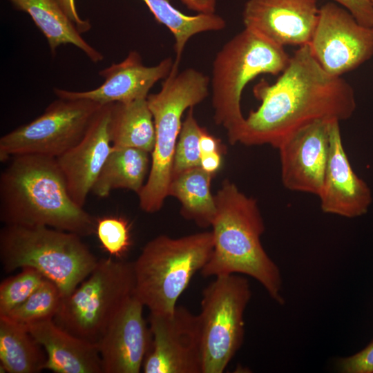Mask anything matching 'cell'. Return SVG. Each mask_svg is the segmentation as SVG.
<instances>
[{"instance_id":"6da1fadb","label":"cell","mask_w":373,"mask_h":373,"mask_svg":"<svg viewBox=\"0 0 373 373\" xmlns=\"http://www.w3.org/2000/svg\"><path fill=\"white\" fill-rule=\"evenodd\" d=\"M260 101L245 117L238 142L277 148L300 128L318 120L341 122L354 114L356 103L352 86L327 73L309 44L300 46L272 84L260 81L253 89Z\"/></svg>"},{"instance_id":"7a4b0ae2","label":"cell","mask_w":373,"mask_h":373,"mask_svg":"<svg viewBox=\"0 0 373 373\" xmlns=\"http://www.w3.org/2000/svg\"><path fill=\"white\" fill-rule=\"evenodd\" d=\"M0 176V220L4 224L44 226L85 236L95 220L71 198L56 157H10Z\"/></svg>"},{"instance_id":"3957f363","label":"cell","mask_w":373,"mask_h":373,"mask_svg":"<svg viewBox=\"0 0 373 373\" xmlns=\"http://www.w3.org/2000/svg\"><path fill=\"white\" fill-rule=\"evenodd\" d=\"M214 197L216 212L211 224L213 248L200 271L202 275L249 276L259 282L274 300L283 305L280 269L261 244L265 224L256 200L227 180Z\"/></svg>"},{"instance_id":"277c9868","label":"cell","mask_w":373,"mask_h":373,"mask_svg":"<svg viewBox=\"0 0 373 373\" xmlns=\"http://www.w3.org/2000/svg\"><path fill=\"white\" fill-rule=\"evenodd\" d=\"M81 237L44 226L4 224L0 231L2 267L8 273L32 267L54 283L64 298L98 262Z\"/></svg>"},{"instance_id":"5b68a950","label":"cell","mask_w":373,"mask_h":373,"mask_svg":"<svg viewBox=\"0 0 373 373\" xmlns=\"http://www.w3.org/2000/svg\"><path fill=\"white\" fill-rule=\"evenodd\" d=\"M289 57L284 47L246 28L218 52L210 78L213 118L231 144L238 143L245 119L240 102L246 85L262 74H280Z\"/></svg>"},{"instance_id":"8992f818","label":"cell","mask_w":373,"mask_h":373,"mask_svg":"<svg viewBox=\"0 0 373 373\" xmlns=\"http://www.w3.org/2000/svg\"><path fill=\"white\" fill-rule=\"evenodd\" d=\"M210 77L189 68L178 72L172 68L157 93L146 98L152 113L155 141L146 183L138 194L140 208L148 213L158 211L169 195L173 176L175 147L184 112L202 102L209 95Z\"/></svg>"},{"instance_id":"52a82bcc","label":"cell","mask_w":373,"mask_h":373,"mask_svg":"<svg viewBox=\"0 0 373 373\" xmlns=\"http://www.w3.org/2000/svg\"><path fill=\"white\" fill-rule=\"evenodd\" d=\"M213 248L211 231L152 239L133 262L135 296L151 314H172L194 274L209 261Z\"/></svg>"},{"instance_id":"ba28073f","label":"cell","mask_w":373,"mask_h":373,"mask_svg":"<svg viewBox=\"0 0 373 373\" xmlns=\"http://www.w3.org/2000/svg\"><path fill=\"white\" fill-rule=\"evenodd\" d=\"M133 263L102 258L68 296L54 318L70 334L96 344L125 302L134 294Z\"/></svg>"},{"instance_id":"9c48e42d","label":"cell","mask_w":373,"mask_h":373,"mask_svg":"<svg viewBox=\"0 0 373 373\" xmlns=\"http://www.w3.org/2000/svg\"><path fill=\"white\" fill-rule=\"evenodd\" d=\"M251 291L237 274L215 277L202 294L198 315L202 373H222L242 346L244 313Z\"/></svg>"},{"instance_id":"30bf717a","label":"cell","mask_w":373,"mask_h":373,"mask_svg":"<svg viewBox=\"0 0 373 373\" xmlns=\"http://www.w3.org/2000/svg\"><path fill=\"white\" fill-rule=\"evenodd\" d=\"M102 106L87 99L58 97L40 116L0 138V160L26 154L59 157L82 139Z\"/></svg>"},{"instance_id":"8fae6325","label":"cell","mask_w":373,"mask_h":373,"mask_svg":"<svg viewBox=\"0 0 373 373\" xmlns=\"http://www.w3.org/2000/svg\"><path fill=\"white\" fill-rule=\"evenodd\" d=\"M309 46L321 66L338 77L354 70L373 55L371 28L361 25L349 11L332 2L320 8Z\"/></svg>"},{"instance_id":"7c38bea8","label":"cell","mask_w":373,"mask_h":373,"mask_svg":"<svg viewBox=\"0 0 373 373\" xmlns=\"http://www.w3.org/2000/svg\"><path fill=\"white\" fill-rule=\"evenodd\" d=\"M152 343L144 373H202L198 315L183 306L170 314H149Z\"/></svg>"},{"instance_id":"4fadbf2b","label":"cell","mask_w":373,"mask_h":373,"mask_svg":"<svg viewBox=\"0 0 373 373\" xmlns=\"http://www.w3.org/2000/svg\"><path fill=\"white\" fill-rule=\"evenodd\" d=\"M332 122H314L289 135L276 148L286 189L318 194L329 156Z\"/></svg>"},{"instance_id":"5bb4252c","label":"cell","mask_w":373,"mask_h":373,"mask_svg":"<svg viewBox=\"0 0 373 373\" xmlns=\"http://www.w3.org/2000/svg\"><path fill=\"white\" fill-rule=\"evenodd\" d=\"M317 0H247L242 11L245 28L284 47L309 44L316 26Z\"/></svg>"},{"instance_id":"9a60e30c","label":"cell","mask_w":373,"mask_h":373,"mask_svg":"<svg viewBox=\"0 0 373 373\" xmlns=\"http://www.w3.org/2000/svg\"><path fill=\"white\" fill-rule=\"evenodd\" d=\"M144 306L135 294L123 305L97 343L103 373H139L152 336L143 316Z\"/></svg>"},{"instance_id":"2e32d148","label":"cell","mask_w":373,"mask_h":373,"mask_svg":"<svg viewBox=\"0 0 373 373\" xmlns=\"http://www.w3.org/2000/svg\"><path fill=\"white\" fill-rule=\"evenodd\" d=\"M173 63L171 57H167L155 66H146L140 53L132 50L122 61L113 63L99 72L104 82L97 88L86 91L55 88L54 93L57 97L87 99L102 105L147 98L155 84L169 75Z\"/></svg>"},{"instance_id":"e0dca14e","label":"cell","mask_w":373,"mask_h":373,"mask_svg":"<svg viewBox=\"0 0 373 373\" xmlns=\"http://www.w3.org/2000/svg\"><path fill=\"white\" fill-rule=\"evenodd\" d=\"M339 124L338 121L331 123L329 156L317 196L324 213L353 218L367 212L372 195L367 183L352 168L343 146Z\"/></svg>"},{"instance_id":"ac0fdd59","label":"cell","mask_w":373,"mask_h":373,"mask_svg":"<svg viewBox=\"0 0 373 373\" xmlns=\"http://www.w3.org/2000/svg\"><path fill=\"white\" fill-rule=\"evenodd\" d=\"M111 105H102L82 139L56 157L69 194L81 207L112 149L109 134Z\"/></svg>"},{"instance_id":"d6986e66","label":"cell","mask_w":373,"mask_h":373,"mask_svg":"<svg viewBox=\"0 0 373 373\" xmlns=\"http://www.w3.org/2000/svg\"><path fill=\"white\" fill-rule=\"evenodd\" d=\"M27 327L46 353L45 370L56 373H103L96 344L64 330L53 319L35 322Z\"/></svg>"},{"instance_id":"ffe728a7","label":"cell","mask_w":373,"mask_h":373,"mask_svg":"<svg viewBox=\"0 0 373 373\" xmlns=\"http://www.w3.org/2000/svg\"><path fill=\"white\" fill-rule=\"evenodd\" d=\"M8 1L15 8L30 16L46 37L52 55L61 45L71 44L81 50L93 63L103 60V55L82 37V32L59 0Z\"/></svg>"},{"instance_id":"44dd1931","label":"cell","mask_w":373,"mask_h":373,"mask_svg":"<svg viewBox=\"0 0 373 373\" xmlns=\"http://www.w3.org/2000/svg\"><path fill=\"white\" fill-rule=\"evenodd\" d=\"M109 134L113 146L136 148L151 153L155 129L146 98L112 103Z\"/></svg>"},{"instance_id":"7402d4cb","label":"cell","mask_w":373,"mask_h":373,"mask_svg":"<svg viewBox=\"0 0 373 373\" xmlns=\"http://www.w3.org/2000/svg\"><path fill=\"white\" fill-rule=\"evenodd\" d=\"M149 153L136 148L112 146L91 191L99 198L108 196L116 189H126L139 194L150 171Z\"/></svg>"},{"instance_id":"603a6c76","label":"cell","mask_w":373,"mask_h":373,"mask_svg":"<svg viewBox=\"0 0 373 373\" xmlns=\"http://www.w3.org/2000/svg\"><path fill=\"white\" fill-rule=\"evenodd\" d=\"M1 372L37 373L45 370L46 353L26 325L0 316Z\"/></svg>"},{"instance_id":"cb8c5ba5","label":"cell","mask_w":373,"mask_h":373,"mask_svg":"<svg viewBox=\"0 0 373 373\" xmlns=\"http://www.w3.org/2000/svg\"><path fill=\"white\" fill-rule=\"evenodd\" d=\"M213 176L200 166L192 168L173 175L169 188V195L182 204L184 218L202 227L211 226L216 212L210 189Z\"/></svg>"},{"instance_id":"d4e9b609","label":"cell","mask_w":373,"mask_h":373,"mask_svg":"<svg viewBox=\"0 0 373 373\" xmlns=\"http://www.w3.org/2000/svg\"><path fill=\"white\" fill-rule=\"evenodd\" d=\"M155 19L165 26L174 37L175 59L173 67L178 68L184 49L195 35L209 31H220L226 27V21L214 13L186 15L175 7L171 0H142Z\"/></svg>"},{"instance_id":"484cf974","label":"cell","mask_w":373,"mask_h":373,"mask_svg":"<svg viewBox=\"0 0 373 373\" xmlns=\"http://www.w3.org/2000/svg\"><path fill=\"white\" fill-rule=\"evenodd\" d=\"M64 299L58 287L46 279L44 283L20 305L4 316L19 323H30L54 319Z\"/></svg>"},{"instance_id":"4316f807","label":"cell","mask_w":373,"mask_h":373,"mask_svg":"<svg viewBox=\"0 0 373 373\" xmlns=\"http://www.w3.org/2000/svg\"><path fill=\"white\" fill-rule=\"evenodd\" d=\"M46 278L32 267H23L0 285V316H5L23 303Z\"/></svg>"},{"instance_id":"83f0119b","label":"cell","mask_w":373,"mask_h":373,"mask_svg":"<svg viewBox=\"0 0 373 373\" xmlns=\"http://www.w3.org/2000/svg\"><path fill=\"white\" fill-rule=\"evenodd\" d=\"M204 129L194 117L193 108H189L182 124L175 147L173 175L200 166V138Z\"/></svg>"},{"instance_id":"f1b7e54d","label":"cell","mask_w":373,"mask_h":373,"mask_svg":"<svg viewBox=\"0 0 373 373\" xmlns=\"http://www.w3.org/2000/svg\"><path fill=\"white\" fill-rule=\"evenodd\" d=\"M95 233L103 249L115 258H122L131 246L130 226L122 218L106 216L97 219Z\"/></svg>"},{"instance_id":"f546056e","label":"cell","mask_w":373,"mask_h":373,"mask_svg":"<svg viewBox=\"0 0 373 373\" xmlns=\"http://www.w3.org/2000/svg\"><path fill=\"white\" fill-rule=\"evenodd\" d=\"M336 367L343 373H373V341L355 354L338 359Z\"/></svg>"},{"instance_id":"4dcf8cb0","label":"cell","mask_w":373,"mask_h":373,"mask_svg":"<svg viewBox=\"0 0 373 373\" xmlns=\"http://www.w3.org/2000/svg\"><path fill=\"white\" fill-rule=\"evenodd\" d=\"M349 11L362 26L373 28V4L371 0H332Z\"/></svg>"},{"instance_id":"1f68e13d","label":"cell","mask_w":373,"mask_h":373,"mask_svg":"<svg viewBox=\"0 0 373 373\" xmlns=\"http://www.w3.org/2000/svg\"><path fill=\"white\" fill-rule=\"evenodd\" d=\"M62 8L76 24L82 33L88 31L91 28V24L88 20L82 19L77 10L75 0H59Z\"/></svg>"},{"instance_id":"d6a6232c","label":"cell","mask_w":373,"mask_h":373,"mask_svg":"<svg viewBox=\"0 0 373 373\" xmlns=\"http://www.w3.org/2000/svg\"><path fill=\"white\" fill-rule=\"evenodd\" d=\"M221 164V151L204 154L200 157V167L213 175L220 169Z\"/></svg>"},{"instance_id":"836d02e7","label":"cell","mask_w":373,"mask_h":373,"mask_svg":"<svg viewBox=\"0 0 373 373\" xmlns=\"http://www.w3.org/2000/svg\"><path fill=\"white\" fill-rule=\"evenodd\" d=\"M188 9L197 13H213L217 0H180Z\"/></svg>"},{"instance_id":"e575fe53","label":"cell","mask_w":373,"mask_h":373,"mask_svg":"<svg viewBox=\"0 0 373 373\" xmlns=\"http://www.w3.org/2000/svg\"><path fill=\"white\" fill-rule=\"evenodd\" d=\"M200 150L201 155L220 151V140L210 135L206 129H204L200 138Z\"/></svg>"},{"instance_id":"d590c367","label":"cell","mask_w":373,"mask_h":373,"mask_svg":"<svg viewBox=\"0 0 373 373\" xmlns=\"http://www.w3.org/2000/svg\"><path fill=\"white\" fill-rule=\"evenodd\" d=\"M372 36H373V28H371Z\"/></svg>"},{"instance_id":"8d00e7d4","label":"cell","mask_w":373,"mask_h":373,"mask_svg":"<svg viewBox=\"0 0 373 373\" xmlns=\"http://www.w3.org/2000/svg\"><path fill=\"white\" fill-rule=\"evenodd\" d=\"M371 1H372V4H373V0H371Z\"/></svg>"}]
</instances>
